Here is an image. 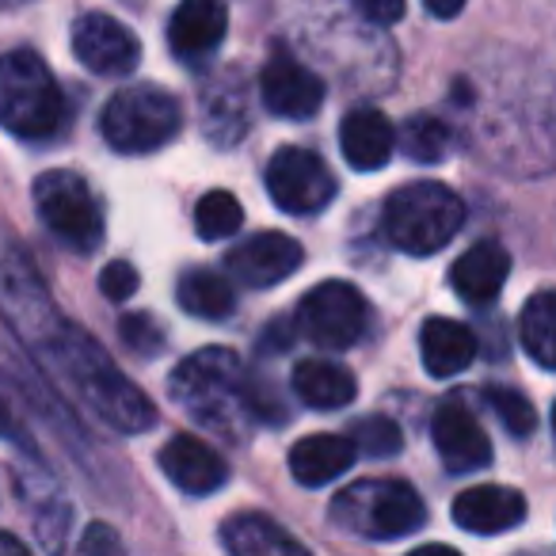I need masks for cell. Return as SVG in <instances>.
<instances>
[{"label":"cell","instance_id":"6da1fadb","mask_svg":"<svg viewBox=\"0 0 556 556\" xmlns=\"http://www.w3.org/2000/svg\"><path fill=\"white\" fill-rule=\"evenodd\" d=\"M42 358L58 370V378L80 396L92 416H100L111 431L118 434H141L156 424V408L130 378L118 374V366L111 363V355L92 340L88 332H80L77 325H58L54 336L42 343Z\"/></svg>","mask_w":556,"mask_h":556},{"label":"cell","instance_id":"7a4b0ae2","mask_svg":"<svg viewBox=\"0 0 556 556\" xmlns=\"http://www.w3.org/2000/svg\"><path fill=\"white\" fill-rule=\"evenodd\" d=\"M168 393L187 416L222 439L244 442V431L255 424L252 416V378L237 351L206 348L187 355L172 370Z\"/></svg>","mask_w":556,"mask_h":556},{"label":"cell","instance_id":"3957f363","mask_svg":"<svg viewBox=\"0 0 556 556\" xmlns=\"http://www.w3.org/2000/svg\"><path fill=\"white\" fill-rule=\"evenodd\" d=\"M70 118L65 96L54 73L35 50H9L0 54V126L12 138L47 141Z\"/></svg>","mask_w":556,"mask_h":556},{"label":"cell","instance_id":"277c9868","mask_svg":"<svg viewBox=\"0 0 556 556\" xmlns=\"http://www.w3.org/2000/svg\"><path fill=\"white\" fill-rule=\"evenodd\" d=\"M465 202L446 184H419L396 187L386 199V232L401 252L434 255L462 232Z\"/></svg>","mask_w":556,"mask_h":556},{"label":"cell","instance_id":"5b68a950","mask_svg":"<svg viewBox=\"0 0 556 556\" xmlns=\"http://www.w3.org/2000/svg\"><path fill=\"white\" fill-rule=\"evenodd\" d=\"M332 522L366 541H401L427 522V507L404 480H355L332 500Z\"/></svg>","mask_w":556,"mask_h":556},{"label":"cell","instance_id":"8992f818","mask_svg":"<svg viewBox=\"0 0 556 556\" xmlns=\"http://www.w3.org/2000/svg\"><path fill=\"white\" fill-rule=\"evenodd\" d=\"M184 111L176 96L156 85L123 88L108 100L100 115V130L115 153H156L179 134Z\"/></svg>","mask_w":556,"mask_h":556},{"label":"cell","instance_id":"52a82bcc","mask_svg":"<svg viewBox=\"0 0 556 556\" xmlns=\"http://www.w3.org/2000/svg\"><path fill=\"white\" fill-rule=\"evenodd\" d=\"M35 210H39L42 225L54 232L62 244H70L73 252L92 255L103 244V206L96 199V191L88 187V179H80L70 168L42 172L35 179Z\"/></svg>","mask_w":556,"mask_h":556},{"label":"cell","instance_id":"ba28073f","mask_svg":"<svg viewBox=\"0 0 556 556\" xmlns=\"http://www.w3.org/2000/svg\"><path fill=\"white\" fill-rule=\"evenodd\" d=\"M0 309L12 320V328L24 340H31L35 348H42L54 336V328L62 325V317L50 305L47 287L35 275L31 260L4 232H0Z\"/></svg>","mask_w":556,"mask_h":556},{"label":"cell","instance_id":"9c48e42d","mask_svg":"<svg viewBox=\"0 0 556 556\" xmlns=\"http://www.w3.org/2000/svg\"><path fill=\"white\" fill-rule=\"evenodd\" d=\"M366 325H370V305H366V298L351 282H340V278L320 282L298 305V328H302V336L325 351L355 348L366 336Z\"/></svg>","mask_w":556,"mask_h":556},{"label":"cell","instance_id":"30bf717a","mask_svg":"<svg viewBox=\"0 0 556 556\" xmlns=\"http://www.w3.org/2000/svg\"><path fill=\"white\" fill-rule=\"evenodd\" d=\"M267 191L278 210L298 217L320 214L336 199V176L309 149H278L267 164Z\"/></svg>","mask_w":556,"mask_h":556},{"label":"cell","instance_id":"8fae6325","mask_svg":"<svg viewBox=\"0 0 556 556\" xmlns=\"http://www.w3.org/2000/svg\"><path fill=\"white\" fill-rule=\"evenodd\" d=\"M73 54L96 77H126L138 70L141 42L130 27L108 12H85L73 24Z\"/></svg>","mask_w":556,"mask_h":556},{"label":"cell","instance_id":"7c38bea8","mask_svg":"<svg viewBox=\"0 0 556 556\" xmlns=\"http://www.w3.org/2000/svg\"><path fill=\"white\" fill-rule=\"evenodd\" d=\"M431 439L450 472H477L492 465V442H488L477 412L465 404V393H450L434 408Z\"/></svg>","mask_w":556,"mask_h":556},{"label":"cell","instance_id":"4fadbf2b","mask_svg":"<svg viewBox=\"0 0 556 556\" xmlns=\"http://www.w3.org/2000/svg\"><path fill=\"white\" fill-rule=\"evenodd\" d=\"M260 96L263 108L278 118H313L325 103V80L313 70H305L290 50L278 47L275 54L267 58L260 73Z\"/></svg>","mask_w":556,"mask_h":556},{"label":"cell","instance_id":"5bb4252c","mask_svg":"<svg viewBox=\"0 0 556 556\" xmlns=\"http://www.w3.org/2000/svg\"><path fill=\"white\" fill-rule=\"evenodd\" d=\"M305 252L294 237L287 232H260V237L237 244L225 255V275L240 287L270 290L278 282H287L298 267H302Z\"/></svg>","mask_w":556,"mask_h":556},{"label":"cell","instance_id":"9a60e30c","mask_svg":"<svg viewBox=\"0 0 556 556\" xmlns=\"http://www.w3.org/2000/svg\"><path fill=\"white\" fill-rule=\"evenodd\" d=\"M229 31L225 0H179V9L168 20V47L179 62L194 65L217 54Z\"/></svg>","mask_w":556,"mask_h":556},{"label":"cell","instance_id":"2e32d148","mask_svg":"<svg viewBox=\"0 0 556 556\" xmlns=\"http://www.w3.org/2000/svg\"><path fill=\"white\" fill-rule=\"evenodd\" d=\"M161 469L179 492L187 495H210L229 480L222 454L199 434H176L161 446Z\"/></svg>","mask_w":556,"mask_h":556},{"label":"cell","instance_id":"e0dca14e","mask_svg":"<svg viewBox=\"0 0 556 556\" xmlns=\"http://www.w3.org/2000/svg\"><path fill=\"white\" fill-rule=\"evenodd\" d=\"M526 500L522 492L503 484H477L454 500V522L480 538H495V533H510L522 526Z\"/></svg>","mask_w":556,"mask_h":556},{"label":"cell","instance_id":"ac0fdd59","mask_svg":"<svg viewBox=\"0 0 556 556\" xmlns=\"http://www.w3.org/2000/svg\"><path fill=\"white\" fill-rule=\"evenodd\" d=\"M510 275V255L495 240H477L450 267V287L465 305H492Z\"/></svg>","mask_w":556,"mask_h":556},{"label":"cell","instance_id":"d6986e66","mask_svg":"<svg viewBox=\"0 0 556 556\" xmlns=\"http://www.w3.org/2000/svg\"><path fill=\"white\" fill-rule=\"evenodd\" d=\"M340 149L355 172H378L389 164L396 149V130L381 111L358 108L343 118L340 126Z\"/></svg>","mask_w":556,"mask_h":556},{"label":"cell","instance_id":"ffe728a7","mask_svg":"<svg viewBox=\"0 0 556 556\" xmlns=\"http://www.w3.org/2000/svg\"><path fill=\"white\" fill-rule=\"evenodd\" d=\"M419 355L431 378H454L477 358V336L450 317H431L419 332Z\"/></svg>","mask_w":556,"mask_h":556},{"label":"cell","instance_id":"44dd1931","mask_svg":"<svg viewBox=\"0 0 556 556\" xmlns=\"http://www.w3.org/2000/svg\"><path fill=\"white\" fill-rule=\"evenodd\" d=\"M355 454L358 450L348 434H309L290 450V472H294L298 484L320 488L328 480L343 477L355 465Z\"/></svg>","mask_w":556,"mask_h":556},{"label":"cell","instance_id":"7402d4cb","mask_svg":"<svg viewBox=\"0 0 556 556\" xmlns=\"http://www.w3.org/2000/svg\"><path fill=\"white\" fill-rule=\"evenodd\" d=\"M222 545L237 556H302L305 545L290 538L275 518L255 515V510H244V515H232L222 522Z\"/></svg>","mask_w":556,"mask_h":556},{"label":"cell","instance_id":"603a6c76","mask_svg":"<svg viewBox=\"0 0 556 556\" xmlns=\"http://www.w3.org/2000/svg\"><path fill=\"white\" fill-rule=\"evenodd\" d=\"M294 393L302 404L317 412H340L358 396V381L348 366L325 363V358H305L294 366Z\"/></svg>","mask_w":556,"mask_h":556},{"label":"cell","instance_id":"cb8c5ba5","mask_svg":"<svg viewBox=\"0 0 556 556\" xmlns=\"http://www.w3.org/2000/svg\"><path fill=\"white\" fill-rule=\"evenodd\" d=\"M176 302L179 309L199 320H229L237 313V290H232V282L222 270L194 267L179 275Z\"/></svg>","mask_w":556,"mask_h":556},{"label":"cell","instance_id":"d4e9b609","mask_svg":"<svg viewBox=\"0 0 556 556\" xmlns=\"http://www.w3.org/2000/svg\"><path fill=\"white\" fill-rule=\"evenodd\" d=\"M522 348L545 370H556V290H541L522 305Z\"/></svg>","mask_w":556,"mask_h":556},{"label":"cell","instance_id":"484cf974","mask_svg":"<svg viewBox=\"0 0 556 556\" xmlns=\"http://www.w3.org/2000/svg\"><path fill=\"white\" fill-rule=\"evenodd\" d=\"M401 146L416 164H439V161H446L450 146H454V134H450V126L439 123L434 115H416V118H408V126H404Z\"/></svg>","mask_w":556,"mask_h":556},{"label":"cell","instance_id":"4316f807","mask_svg":"<svg viewBox=\"0 0 556 556\" xmlns=\"http://www.w3.org/2000/svg\"><path fill=\"white\" fill-rule=\"evenodd\" d=\"M244 222V210L232 199L229 191H206L194 206V229H199L202 240H225L240 229Z\"/></svg>","mask_w":556,"mask_h":556},{"label":"cell","instance_id":"83f0119b","mask_svg":"<svg viewBox=\"0 0 556 556\" xmlns=\"http://www.w3.org/2000/svg\"><path fill=\"white\" fill-rule=\"evenodd\" d=\"M484 401L492 404V412L500 416V424L507 427L510 439H526V434H533V427H538V412H533L530 396H522L518 389H507V386H488Z\"/></svg>","mask_w":556,"mask_h":556},{"label":"cell","instance_id":"f1b7e54d","mask_svg":"<svg viewBox=\"0 0 556 556\" xmlns=\"http://www.w3.org/2000/svg\"><path fill=\"white\" fill-rule=\"evenodd\" d=\"M348 439L355 442V450H358V454H366V457H393V454H401V446H404L401 427H396L393 419H386V416L358 419V424L348 431Z\"/></svg>","mask_w":556,"mask_h":556},{"label":"cell","instance_id":"f546056e","mask_svg":"<svg viewBox=\"0 0 556 556\" xmlns=\"http://www.w3.org/2000/svg\"><path fill=\"white\" fill-rule=\"evenodd\" d=\"M118 336H123L126 348L141 358H156L164 348V332L156 328V320L149 317V313H126V317L118 320Z\"/></svg>","mask_w":556,"mask_h":556},{"label":"cell","instance_id":"4dcf8cb0","mask_svg":"<svg viewBox=\"0 0 556 556\" xmlns=\"http://www.w3.org/2000/svg\"><path fill=\"white\" fill-rule=\"evenodd\" d=\"M138 287H141V278H138V270H134V263L115 260L103 267L100 290H103V298H111V302H130V298L138 294Z\"/></svg>","mask_w":556,"mask_h":556},{"label":"cell","instance_id":"1f68e13d","mask_svg":"<svg viewBox=\"0 0 556 556\" xmlns=\"http://www.w3.org/2000/svg\"><path fill=\"white\" fill-rule=\"evenodd\" d=\"M355 9L363 12L370 24H396L404 20V0H355Z\"/></svg>","mask_w":556,"mask_h":556},{"label":"cell","instance_id":"d6a6232c","mask_svg":"<svg viewBox=\"0 0 556 556\" xmlns=\"http://www.w3.org/2000/svg\"><path fill=\"white\" fill-rule=\"evenodd\" d=\"M80 548H85V553H96V548H118V538L108 530V526H92V530L80 538Z\"/></svg>","mask_w":556,"mask_h":556},{"label":"cell","instance_id":"836d02e7","mask_svg":"<svg viewBox=\"0 0 556 556\" xmlns=\"http://www.w3.org/2000/svg\"><path fill=\"white\" fill-rule=\"evenodd\" d=\"M424 4H427V12L439 20H454L457 12L465 9V0H424Z\"/></svg>","mask_w":556,"mask_h":556},{"label":"cell","instance_id":"e575fe53","mask_svg":"<svg viewBox=\"0 0 556 556\" xmlns=\"http://www.w3.org/2000/svg\"><path fill=\"white\" fill-rule=\"evenodd\" d=\"M0 553H9V556H24L27 545L20 538H12V533H0Z\"/></svg>","mask_w":556,"mask_h":556},{"label":"cell","instance_id":"d590c367","mask_svg":"<svg viewBox=\"0 0 556 556\" xmlns=\"http://www.w3.org/2000/svg\"><path fill=\"white\" fill-rule=\"evenodd\" d=\"M12 431V412L9 404H4V396H0V434H9Z\"/></svg>","mask_w":556,"mask_h":556},{"label":"cell","instance_id":"8d00e7d4","mask_svg":"<svg viewBox=\"0 0 556 556\" xmlns=\"http://www.w3.org/2000/svg\"><path fill=\"white\" fill-rule=\"evenodd\" d=\"M553 431H556V404H553Z\"/></svg>","mask_w":556,"mask_h":556}]
</instances>
